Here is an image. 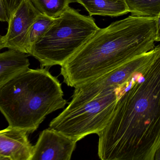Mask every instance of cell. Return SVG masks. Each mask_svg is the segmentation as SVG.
I'll use <instances>...</instances> for the list:
<instances>
[{
  "label": "cell",
  "instance_id": "cell-1",
  "mask_svg": "<svg viewBox=\"0 0 160 160\" xmlns=\"http://www.w3.org/2000/svg\"><path fill=\"white\" fill-rule=\"evenodd\" d=\"M101 160H152L160 147V57L132 80L98 134Z\"/></svg>",
  "mask_w": 160,
  "mask_h": 160
},
{
  "label": "cell",
  "instance_id": "cell-2",
  "mask_svg": "<svg viewBox=\"0 0 160 160\" xmlns=\"http://www.w3.org/2000/svg\"><path fill=\"white\" fill-rule=\"evenodd\" d=\"M160 16H129L100 28L61 66L64 82L75 88L149 52L160 40Z\"/></svg>",
  "mask_w": 160,
  "mask_h": 160
},
{
  "label": "cell",
  "instance_id": "cell-3",
  "mask_svg": "<svg viewBox=\"0 0 160 160\" xmlns=\"http://www.w3.org/2000/svg\"><path fill=\"white\" fill-rule=\"evenodd\" d=\"M64 96L60 82L49 70L29 68L0 89V112L8 127L31 133L48 115L65 107Z\"/></svg>",
  "mask_w": 160,
  "mask_h": 160
},
{
  "label": "cell",
  "instance_id": "cell-4",
  "mask_svg": "<svg viewBox=\"0 0 160 160\" xmlns=\"http://www.w3.org/2000/svg\"><path fill=\"white\" fill-rule=\"evenodd\" d=\"M93 17L69 7L54 19L45 34L30 48L28 54L40 63L41 68L62 66L99 30Z\"/></svg>",
  "mask_w": 160,
  "mask_h": 160
},
{
  "label": "cell",
  "instance_id": "cell-5",
  "mask_svg": "<svg viewBox=\"0 0 160 160\" xmlns=\"http://www.w3.org/2000/svg\"><path fill=\"white\" fill-rule=\"evenodd\" d=\"M130 83L103 93L73 109H65L50 123L49 128L78 142L98 134L111 120L117 100Z\"/></svg>",
  "mask_w": 160,
  "mask_h": 160
},
{
  "label": "cell",
  "instance_id": "cell-6",
  "mask_svg": "<svg viewBox=\"0 0 160 160\" xmlns=\"http://www.w3.org/2000/svg\"><path fill=\"white\" fill-rule=\"evenodd\" d=\"M160 57L159 45L149 52L132 59L102 76L74 88L71 100L66 109H73L97 96L130 83L142 75Z\"/></svg>",
  "mask_w": 160,
  "mask_h": 160
},
{
  "label": "cell",
  "instance_id": "cell-7",
  "mask_svg": "<svg viewBox=\"0 0 160 160\" xmlns=\"http://www.w3.org/2000/svg\"><path fill=\"white\" fill-rule=\"evenodd\" d=\"M39 14L29 0H23L10 14L7 32L2 36L3 48L27 54L28 33Z\"/></svg>",
  "mask_w": 160,
  "mask_h": 160
},
{
  "label": "cell",
  "instance_id": "cell-8",
  "mask_svg": "<svg viewBox=\"0 0 160 160\" xmlns=\"http://www.w3.org/2000/svg\"><path fill=\"white\" fill-rule=\"evenodd\" d=\"M77 142L48 128L33 147L29 160H70Z\"/></svg>",
  "mask_w": 160,
  "mask_h": 160
},
{
  "label": "cell",
  "instance_id": "cell-9",
  "mask_svg": "<svg viewBox=\"0 0 160 160\" xmlns=\"http://www.w3.org/2000/svg\"><path fill=\"white\" fill-rule=\"evenodd\" d=\"M23 131L8 127L0 130V156L10 160H29L33 147Z\"/></svg>",
  "mask_w": 160,
  "mask_h": 160
},
{
  "label": "cell",
  "instance_id": "cell-10",
  "mask_svg": "<svg viewBox=\"0 0 160 160\" xmlns=\"http://www.w3.org/2000/svg\"><path fill=\"white\" fill-rule=\"evenodd\" d=\"M28 55L14 50L0 53V89L8 81L29 68Z\"/></svg>",
  "mask_w": 160,
  "mask_h": 160
},
{
  "label": "cell",
  "instance_id": "cell-11",
  "mask_svg": "<svg viewBox=\"0 0 160 160\" xmlns=\"http://www.w3.org/2000/svg\"><path fill=\"white\" fill-rule=\"evenodd\" d=\"M89 16L118 17L129 13L125 0H76Z\"/></svg>",
  "mask_w": 160,
  "mask_h": 160
},
{
  "label": "cell",
  "instance_id": "cell-12",
  "mask_svg": "<svg viewBox=\"0 0 160 160\" xmlns=\"http://www.w3.org/2000/svg\"><path fill=\"white\" fill-rule=\"evenodd\" d=\"M39 14L52 19L63 14L76 0H29Z\"/></svg>",
  "mask_w": 160,
  "mask_h": 160
},
{
  "label": "cell",
  "instance_id": "cell-13",
  "mask_svg": "<svg viewBox=\"0 0 160 160\" xmlns=\"http://www.w3.org/2000/svg\"><path fill=\"white\" fill-rule=\"evenodd\" d=\"M132 16L157 18L160 16V0H125Z\"/></svg>",
  "mask_w": 160,
  "mask_h": 160
},
{
  "label": "cell",
  "instance_id": "cell-14",
  "mask_svg": "<svg viewBox=\"0 0 160 160\" xmlns=\"http://www.w3.org/2000/svg\"><path fill=\"white\" fill-rule=\"evenodd\" d=\"M54 19L39 14L32 24L27 37L26 48L27 54L32 46L39 38H41L54 21Z\"/></svg>",
  "mask_w": 160,
  "mask_h": 160
},
{
  "label": "cell",
  "instance_id": "cell-15",
  "mask_svg": "<svg viewBox=\"0 0 160 160\" xmlns=\"http://www.w3.org/2000/svg\"><path fill=\"white\" fill-rule=\"evenodd\" d=\"M8 16L18 8L23 0H4Z\"/></svg>",
  "mask_w": 160,
  "mask_h": 160
},
{
  "label": "cell",
  "instance_id": "cell-16",
  "mask_svg": "<svg viewBox=\"0 0 160 160\" xmlns=\"http://www.w3.org/2000/svg\"><path fill=\"white\" fill-rule=\"evenodd\" d=\"M8 12L4 0H0V21L8 22L9 19Z\"/></svg>",
  "mask_w": 160,
  "mask_h": 160
},
{
  "label": "cell",
  "instance_id": "cell-17",
  "mask_svg": "<svg viewBox=\"0 0 160 160\" xmlns=\"http://www.w3.org/2000/svg\"><path fill=\"white\" fill-rule=\"evenodd\" d=\"M160 148L157 149L154 155V158H153L152 160H160Z\"/></svg>",
  "mask_w": 160,
  "mask_h": 160
},
{
  "label": "cell",
  "instance_id": "cell-18",
  "mask_svg": "<svg viewBox=\"0 0 160 160\" xmlns=\"http://www.w3.org/2000/svg\"><path fill=\"white\" fill-rule=\"evenodd\" d=\"M3 48V42H2V36H0V50Z\"/></svg>",
  "mask_w": 160,
  "mask_h": 160
},
{
  "label": "cell",
  "instance_id": "cell-19",
  "mask_svg": "<svg viewBox=\"0 0 160 160\" xmlns=\"http://www.w3.org/2000/svg\"><path fill=\"white\" fill-rule=\"evenodd\" d=\"M0 160H10L9 159L7 158H4V157H1L0 156Z\"/></svg>",
  "mask_w": 160,
  "mask_h": 160
}]
</instances>
